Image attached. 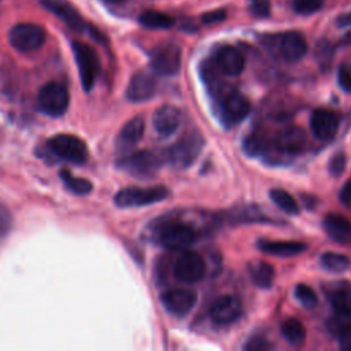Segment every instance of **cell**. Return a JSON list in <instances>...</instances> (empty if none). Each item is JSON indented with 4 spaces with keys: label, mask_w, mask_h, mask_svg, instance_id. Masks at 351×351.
I'll return each instance as SVG.
<instances>
[{
    "label": "cell",
    "mask_w": 351,
    "mask_h": 351,
    "mask_svg": "<svg viewBox=\"0 0 351 351\" xmlns=\"http://www.w3.org/2000/svg\"><path fill=\"white\" fill-rule=\"evenodd\" d=\"M155 239L166 250L182 251L196 243L197 232L188 223L170 221L156 229Z\"/></svg>",
    "instance_id": "6da1fadb"
},
{
    "label": "cell",
    "mask_w": 351,
    "mask_h": 351,
    "mask_svg": "<svg viewBox=\"0 0 351 351\" xmlns=\"http://www.w3.org/2000/svg\"><path fill=\"white\" fill-rule=\"evenodd\" d=\"M203 137L197 132H191L181 137L167 151V159L174 169L189 167L199 156L203 147Z\"/></svg>",
    "instance_id": "7a4b0ae2"
},
{
    "label": "cell",
    "mask_w": 351,
    "mask_h": 351,
    "mask_svg": "<svg viewBox=\"0 0 351 351\" xmlns=\"http://www.w3.org/2000/svg\"><path fill=\"white\" fill-rule=\"evenodd\" d=\"M167 196H169V189L163 185H155L148 188L130 186V188L121 189L115 195L114 202L121 208L141 207V206H148V204L162 202Z\"/></svg>",
    "instance_id": "3957f363"
},
{
    "label": "cell",
    "mask_w": 351,
    "mask_h": 351,
    "mask_svg": "<svg viewBox=\"0 0 351 351\" xmlns=\"http://www.w3.org/2000/svg\"><path fill=\"white\" fill-rule=\"evenodd\" d=\"M37 103H38L40 111L44 112L45 115L60 117L69 108L70 95L64 85L51 81L40 89Z\"/></svg>",
    "instance_id": "277c9868"
},
{
    "label": "cell",
    "mask_w": 351,
    "mask_h": 351,
    "mask_svg": "<svg viewBox=\"0 0 351 351\" xmlns=\"http://www.w3.org/2000/svg\"><path fill=\"white\" fill-rule=\"evenodd\" d=\"M118 167L122 171L130 174L132 177L151 178L159 171L160 160L154 152L141 149L129 154L118 160Z\"/></svg>",
    "instance_id": "5b68a950"
},
{
    "label": "cell",
    "mask_w": 351,
    "mask_h": 351,
    "mask_svg": "<svg viewBox=\"0 0 351 351\" xmlns=\"http://www.w3.org/2000/svg\"><path fill=\"white\" fill-rule=\"evenodd\" d=\"M217 92L219 93L218 108L221 111L222 121L229 125L240 123L251 110L248 99L233 89L219 88Z\"/></svg>",
    "instance_id": "8992f818"
},
{
    "label": "cell",
    "mask_w": 351,
    "mask_h": 351,
    "mask_svg": "<svg viewBox=\"0 0 351 351\" xmlns=\"http://www.w3.org/2000/svg\"><path fill=\"white\" fill-rule=\"evenodd\" d=\"M71 49L78 66V73L81 84L85 90H90L95 85L96 77L99 74V58L96 51L81 41H73Z\"/></svg>",
    "instance_id": "52a82bcc"
},
{
    "label": "cell",
    "mask_w": 351,
    "mask_h": 351,
    "mask_svg": "<svg viewBox=\"0 0 351 351\" xmlns=\"http://www.w3.org/2000/svg\"><path fill=\"white\" fill-rule=\"evenodd\" d=\"M48 148L53 155L67 162L82 165L88 159L85 143L73 134H56L48 140Z\"/></svg>",
    "instance_id": "ba28073f"
},
{
    "label": "cell",
    "mask_w": 351,
    "mask_h": 351,
    "mask_svg": "<svg viewBox=\"0 0 351 351\" xmlns=\"http://www.w3.org/2000/svg\"><path fill=\"white\" fill-rule=\"evenodd\" d=\"M47 33L36 23H18L8 33L10 44L19 52H32L45 43Z\"/></svg>",
    "instance_id": "9c48e42d"
},
{
    "label": "cell",
    "mask_w": 351,
    "mask_h": 351,
    "mask_svg": "<svg viewBox=\"0 0 351 351\" xmlns=\"http://www.w3.org/2000/svg\"><path fill=\"white\" fill-rule=\"evenodd\" d=\"M173 273L178 281L185 284H195L203 278L206 273V263L197 252L182 250L174 261Z\"/></svg>",
    "instance_id": "30bf717a"
},
{
    "label": "cell",
    "mask_w": 351,
    "mask_h": 351,
    "mask_svg": "<svg viewBox=\"0 0 351 351\" xmlns=\"http://www.w3.org/2000/svg\"><path fill=\"white\" fill-rule=\"evenodd\" d=\"M151 67L159 75H173L181 67V49L174 44H166L155 49L151 56Z\"/></svg>",
    "instance_id": "8fae6325"
},
{
    "label": "cell",
    "mask_w": 351,
    "mask_h": 351,
    "mask_svg": "<svg viewBox=\"0 0 351 351\" xmlns=\"http://www.w3.org/2000/svg\"><path fill=\"white\" fill-rule=\"evenodd\" d=\"M196 293L186 288L167 289L160 295L165 308L176 317L186 315L196 303Z\"/></svg>",
    "instance_id": "7c38bea8"
},
{
    "label": "cell",
    "mask_w": 351,
    "mask_h": 351,
    "mask_svg": "<svg viewBox=\"0 0 351 351\" xmlns=\"http://www.w3.org/2000/svg\"><path fill=\"white\" fill-rule=\"evenodd\" d=\"M243 304L237 296L222 295L210 307V317L218 325H229L240 318Z\"/></svg>",
    "instance_id": "4fadbf2b"
},
{
    "label": "cell",
    "mask_w": 351,
    "mask_h": 351,
    "mask_svg": "<svg viewBox=\"0 0 351 351\" xmlns=\"http://www.w3.org/2000/svg\"><path fill=\"white\" fill-rule=\"evenodd\" d=\"M276 51L282 59L288 62H298L307 52V41L299 32H287L277 37Z\"/></svg>",
    "instance_id": "5bb4252c"
},
{
    "label": "cell",
    "mask_w": 351,
    "mask_h": 351,
    "mask_svg": "<svg viewBox=\"0 0 351 351\" xmlns=\"http://www.w3.org/2000/svg\"><path fill=\"white\" fill-rule=\"evenodd\" d=\"M214 62H215L217 69L221 73H223L226 75H232V77L241 74V71L244 70V66H245L244 55L241 53V51L239 48H236L233 45L221 47L215 52Z\"/></svg>",
    "instance_id": "9a60e30c"
},
{
    "label": "cell",
    "mask_w": 351,
    "mask_h": 351,
    "mask_svg": "<svg viewBox=\"0 0 351 351\" xmlns=\"http://www.w3.org/2000/svg\"><path fill=\"white\" fill-rule=\"evenodd\" d=\"M310 128L318 140L328 141L335 137L339 129V117L330 110L318 108L311 114Z\"/></svg>",
    "instance_id": "2e32d148"
},
{
    "label": "cell",
    "mask_w": 351,
    "mask_h": 351,
    "mask_svg": "<svg viewBox=\"0 0 351 351\" xmlns=\"http://www.w3.org/2000/svg\"><path fill=\"white\" fill-rule=\"evenodd\" d=\"M41 5L58 16L64 25L75 32H82L85 29V22L78 14V11L66 0H40Z\"/></svg>",
    "instance_id": "e0dca14e"
},
{
    "label": "cell",
    "mask_w": 351,
    "mask_h": 351,
    "mask_svg": "<svg viewBox=\"0 0 351 351\" xmlns=\"http://www.w3.org/2000/svg\"><path fill=\"white\" fill-rule=\"evenodd\" d=\"M156 90L155 78L147 71L136 73L126 88V97L129 101L141 103L149 100Z\"/></svg>",
    "instance_id": "ac0fdd59"
},
{
    "label": "cell",
    "mask_w": 351,
    "mask_h": 351,
    "mask_svg": "<svg viewBox=\"0 0 351 351\" xmlns=\"http://www.w3.org/2000/svg\"><path fill=\"white\" fill-rule=\"evenodd\" d=\"M152 125L155 132L160 137H170L177 132L181 125V112L177 107L165 104L160 106L152 117Z\"/></svg>",
    "instance_id": "d6986e66"
},
{
    "label": "cell",
    "mask_w": 351,
    "mask_h": 351,
    "mask_svg": "<svg viewBox=\"0 0 351 351\" xmlns=\"http://www.w3.org/2000/svg\"><path fill=\"white\" fill-rule=\"evenodd\" d=\"M274 147L280 152L285 154H298L304 149L307 144V137L303 129L298 126H288L281 129L276 136H274Z\"/></svg>",
    "instance_id": "ffe728a7"
},
{
    "label": "cell",
    "mask_w": 351,
    "mask_h": 351,
    "mask_svg": "<svg viewBox=\"0 0 351 351\" xmlns=\"http://www.w3.org/2000/svg\"><path fill=\"white\" fill-rule=\"evenodd\" d=\"M324 230L333 241L339 244H351V221L336 213H330L324 218Z\"/></svg>",
    "instance_id": "44dd1931"
},
{
    "label": "cell",
    "mask_w": 351,
    "mask_h": 351,
    "mask_svg": "<svg viewBox=\"0 0 351 351\" xmlns=\"http://www.w3.org/2000/svg\"><path fill=\"white\" fill-rule=\"evenodd\" d=\"M144 128L145 125L143 117H134L128 121L119 130V134L117 137V148L123 152L134 147L141 140L144 134Z\"/></svg>",
    "instance_id": "7402d4cb"
},
{
    "label": "cell",
    "mask_w": 351,
    "mask_h": 351,
    "mask_svg": "<svg viewBox=\"0 0 351 351\" xmlns=\"http://www.w3.org/2000/svg\"><path fill=\"white\" fill-rule=\"evenodd\" d=\"M258 248L269 255L274 256H295L302 254L307 245L302 241L293 240H261Z\"/></svg>",
    "instance_id": "603a6c76"
},
{
    "label": "cell",
    "mask_w": 351,
    "mask_h": 351,
    "mask_svg": "<svg viewBox=\"0 0 351 351\" xmlns=\"http://www.w3.org/2000/svg\"><path fill=\"white\" fill-rule=\"evenodd\" d=\"M328 300L337 314L351 315V285L339 282L328 291Z\"/></svg>",
    "instance_id": "cb8c5ba5"
},
{
    "label": "cell",
    "mask_w": 351,
    "mask_h": 351,
    "mask_svg": "<svg viewBox=\"0 0 351 351\" xmlns=\"http://www.w3.org/2000/svg\"><path fill=\"white\" fill-rule=\"evenodd\" d=\"M248 271L252 282L256 287L263 289H267L271 287L274 280V269L271 265L266 262H252L248 266Z\"/></svg>",
    "instance_id": "d4e9b609"
},
{
    "label": "cell",
    "mask_w": 351,
    "mask_h": 351,
    "mask_svg": "<svg viewBox=\"0 0 351 351\" xmlns=\"http://www.w3.org/2000/svg\"><path fill=\"white\" fill-rule=\"evenodd\" d=\"M281 335L292 346H300L306 339V329L296 318H287L280 326Z\"/></svg>",
    "instance_id": "484cf974"
},
{
    "label": "cell",
    "mask_w": 351,
    "mask_h": 351,
    "mask_svg": "<svg viewBox=\"0 0 351 351\" xmlns=\"http://www.w3.org/2000/svg\"><path fill=\"white\" fill-rule=\"evenodd\" d=\"M138 22L148 29H169L174 25V18L169 14L148 10L138 16Z\"/></svg>",
    "instance_id": "4316f807"
},
{
    "label": "cell",
    "mask_w": 351,
    "mask_h": 351,
    "mask_svg": "<svg viewBox=\"0 0 351 351\" xmlns=\"http://www.w3.org/2000/svg\"><path fill=\"white\" fill-rule=\"evenodd\" d=\"M270 199L280 210H282L284 213H287L289 215H296L300 211L299 204L295 200V197L285 189H281V188L270 189Z\"/></svg>",
    "instance_id": "83f0119b"
},
{
    "label": "cell",
    "mask_w": 351,
    "mask_h": 351,
    "mask_svg": "<svg viewBox=\"0 0 351 351\" xmlns=\"http://www.w3.org/2000/svg\"><path fill=\"white\" fill-rule=\"evenodd\" d=\"M62 181L64 182V186L71 191L74 195L78 196H84L88 195L92 191V184L90 181L85 180V178H80V177H74L69 170L63 169L59 173Z\"/></svg>",
    "instance_id": "f1b7e54d"
},
{
    "label": "cell",
    "mask_w": 351,
    "mask_h": 351,
    "mask_svg": "<svg viewBox=\"0 0 351 351\" xmlns=\"http://www.w3.org/2000/svg\"><path fill=\"white\" fill-rule=\"evenodd\" d=\"M321 265L332 273H341L344 270L348 269L350 266V259L348 256L343 255V254H337V252H325L321 256Z\"/></svg>",
    "instance_id": "f546056e"
},
{
    "label": "cell",
    "mask_w": 351,
    "mask_h": 351,
    "mask_svg": "<svg viewBox=\"0 0 351 351\" xmlns=\"http://www.w3.org/2000/svg\"><path fill=\"white\" fill-rule=\"evenodd\" d=\"M295 298L298 299V302L308 308V310H313L317 303H318V298L315 295V292L306 284H298L296 288H295Z\"/></svg>",
    "instance_id": "4dcf8cb0"
},
{
    "label": "cell",
    "mask_w": 351,
    "mask_h": 351,
    "mask_svg": "<svg viewBox=\"0 0 351 351\" xmlns=\"http://www.w3.org/2000/svg\"><path fill=\"white\" fill-rule=\"evenodd\" d=\"M315 56L322 69H328L333 60V48L329 41L322 40L317 44L315 48Z\"/></svg>",
    "instance_id": "1f68e13d"
},
{
    "label": "cell",
    "mask_w": 351,
    "mask_h": 351,
    "mask_svg": "<svg viewBox=\"0 0 351 351\" xmlns=\"http://www.w3.org/2000/svg\"><path fill=\"white\" fill-rule=\"evenodd\" d=\"M325 0H293V8L296 12L308 15L317 12Z\"/></svg>",
    "instance_id": "d6a6232c"
},
{
    "label": "cell",
    "mask_w": 351,
    "mask_h": 351,
    "mask_svg": "<svg viewBox=\"0 0 351 351\" xmlns=\"http://www.w3.org/2000/svg\"><path fill=\"white\" fill-rule=\"evenodd\" d=\"M346 163H347V158L343 152H339V154L333 155L329 159V163H328V170H329L330 176L340 177L346 170Z\"/></svg>",
    "instance_id": "836d02e7"
},
{
    "label": "cell",
    "mask_w": 351,
    "mask_h": 351,
    "mask_svg": "<svg viewBox=\"0 0 351 351\" xmlns=\"http://www.w3.org/2000/svg\"><path fill=\"white\" fill-rule=\"evenodd\" d=\"M250 11L256 18H266L270 15V1L269 0H251Z\"/></svg>",
    "instance_id": "e575fe53"
},
{
    "label": "cell",
    "mask_w": 351,
    "mask_h": 351,
    "mask_svg": "<svg viewBox=\"0 0 351 351\" xmlns=\"http://www.w3.org/2000/svg\"><path fill=\"white\" fill-rule=\"evenodd\" d=\"M337 81L341 89L351 92V64L343 63L337 70Z\"/></svg>",
    "instance_id": "d590c367"
},
{
    "label": "cell",
    "mask_w": 351,
    "mask_h": 351,
    "mask_svg": "<svg viewBox=\"0 0 351 351\" xmlns=\"http://www.w3.org/2000/svg\"><path fill=\"white\" fill-rule=\"evenodd\" d=\"M263 147H265V141L261 136L255 134V136H251L248 138H245L244 141V149L245 152H248L250 155H254V154H259L263 151Z\"/></svg>",
    "instance_id": "8d00e7d4"
},
{
    "label": "cell",
    "mask_w": 351,
    "mask_h": 351,
    "mask_svg": "<svg viewBox=\"0 0 351 351\" xmlns=\"http://www.w3.org/2000/svg\"><path fill=\"white\" fill-rule=\"evenodd\" d=\"M226 19V10L225 8H217L213 11H208L202 15V22L206 25H214L219 23Z\"/></svg>",
    "instance_id": "74e56055"
},
{
    "label": "cell",
    "mask_w": 351,
    "mask_h": 351,
    "mask_svg": "<svg viewBox=\"0 0 351 351\" xmlns=\"http://www.w3.org/2000/svg\"><path fill=\"white\" fill-rule=\"evenodd\" d=\"M247 351H263V350H269L271 348V346L267 343V340L262 336H254L250 340H247V343L243 347Z\"/></svg>",
    "instance_id": "f35d334b"
},
{
    "label": "cell",
    "mask_w": 351,
    "mask_h": 351,
    "mask_svg": "<svg viewBox=\"0 0 351 351\" xmlns=\"http://www.w3.org/2000/svg\"><path fill=\"white\" fill-rule=\"evenodd\" d=\"M340 200L343 204H351V178L343 185L340 191Z\"/></svg>",
    "instance_id": "ab89813d"
},
{
    "label": "cell",
    "mask_w": 351,
    "mask_h": 351,
    "mask_svg": "<svg viewBox=\"0 0 351 351\" xmlns=\"http://www.w3.org/2000/svg\"><path fill=\"white\" fill-rule=\"evenodd\" d=\"M339 341H340V347L343 350H347V351H351V325L348 326L347 330H344L339 337Z\"/></svg>",
    "instance_id": "60d3db41"
},
{
    "label": "cell",
    "mask_w": 351,
    "mask_h": 351,
    "mask_svg": "<svg viewBox=\"0 0 351 351\" xmlns=\"http://www.w3.org/2000/svg\"><path fill=\"white\" fill-rule=\"evenodd\" d=\"M336 25H337L339 27H348V26H351V12L341 14V15L337 18Z\"/></svg>",
    "instance_id": "b9f144b4"
},
{
    "label": "cell",
    "mask_w": 351,
    "mask_h": 351,
    "mask_svg": "<svg viewBox=\"0 0 351 351\" xmlns=\"http://www.w3.org/2000/svg\"><path fill=\"white\" fill-rule=\"evenodd\" d=\"M106 1H108V3H118V1H121V0H106Z\"/></svg>",
    "instance_id": "7bdbcfd3"
}]
</instances>
